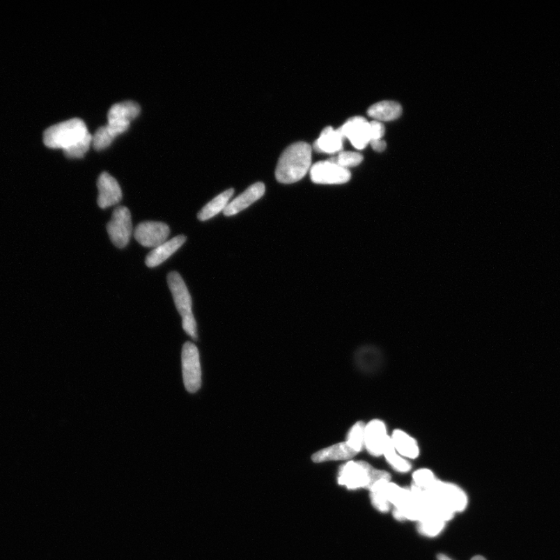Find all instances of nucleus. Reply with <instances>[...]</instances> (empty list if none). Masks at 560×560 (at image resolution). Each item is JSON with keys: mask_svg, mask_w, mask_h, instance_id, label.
Instances as JSON below:
<instances>
[{"mask_svg": "<svg viewBox=\"0 0 560 560\" xmlns=\"http://www.w3.org/2000/svg\"><path fill=\"white\" fill-rule=\"evenodd\" d=\"M93 137L81 118H72L51 126L44 132V143L61 149L69 158H81L88 151Z\"/></svg>", "mask_w": 560, "mask_h": 560, "instance_id": "nucleus-1", "label": "nucleus"}, {"mask_svg": "<svg viewBox=\"0 0 560 560\" xmlns=\"http://www.w3.org/2000/svg\"><path fill=\"white\" fill-rule=\"evenodd\" d=\"M311 146L304 142L293 143L280 156L276 169V178L282 184L301 181L311 168Z\"/></svg>", "mask_w": 560, "mask_h": 560, "instance_id": "nucleus-2", "label": "nucleus"}, {"mask_svg": "<svg viewBox=\"0 0 560 560\" xmlns=\"http://www.w3.org/2000/svg\"><path fill=\"white\" fill-rule=\"evenodd\" d=\"M391 480L389 472L373 469L364 461L346 462L340 467L338 482L349 490L368 489L380 480Z\"/></svg>", "mask_w": 560, "mask_h": 560, "instance_id": "nucleus-3", "label": "nucleus"}, {"mask_svg": "<svg viewBox=\"0 0 560 560\" xmlns=\"http://www.w3.org/2000/svg\"><path fill=\"white\" fill-rule=\"evenodd\" d=\"M168 283L176 309L182 318L183 329L187 334L196 340L198 338L197 325L194 316L192 314V300L188 288L181 275L177 272L169 273Z\"/></svg>", "mask_w": 560, "mask_h": 560, "instance_id": "nucleus-4", "label": "nucleus"}, {"mask_svg": "<svg viewBox=\"0 0 560 560\" xmlns=\"http://www.w3.org/2000/svg\"><path fill=\"white\" fill-rule=\"evenodd\" d=\"M183 382L185 389L196 393L202 385V371L196 345L191 342L184 344L182 352Z\"/></svg>", "mask_w": 560, "mask_h": 560, "instance_id": "nucleus-5", "label": "nucleus"}, {"mask_svg": "<svg viewBox=\"0 0 560 560\" xmlns=\"http://www.w3.org/2000/svg\"><path fill=\"white\" fill-rule=\"evenodd\" d=\"M430 495L453 513L462 512L468 505V497L459 486L436 480L428 490Z\"/></svg>", "mask_w": 560, "mask_h": 560, "instance_id": "nucleus-6", "label": "nucleus"}, {"mask_svg": "<svg viewBox=\"0 0 560 560\" xmlns=\"http://www.w3.org/2000/svg\"><path fill=\"white\" fill-rule=\"evenodd\" d=\"M109 238L118 249H124L130 243L132 224L131 212L125 206H118L113 212L111 221L107 225Z\"/></svg>", "mask_w": 560, "mask_h": 560, "instance_id": "nucleus-7", "label": "nucleus"}, {"mask_svg": "<svg viewBox=\"0 0 560 560\" xmlns=\"http://www.w3.org/2000/svg\"><path fill=\"white\" fill-rule=\"evenodd\" d=\"M311 181L319 185H342L348 182L351 178L349 169L328 161L319 162L311 166L310 169Z\"/></svg>", "mask_w": 560, "mask_h": 560, "instance_id": "nucleus-8", "label": "nucleus"}, {"mask_svg": "<svg viewBox=\"0 0 560 560\" xmlns=\"http://www.w3.org/2000/svg\"><path fill=\"white\" fill-rule=\"evenodd\" d=\"M169 235L170 228L168 225L155 221L140 223L134 232V237L140 244L153 249L166 242Z\"/></svg>", "mask_w": 560, "mask_h": 560, "instance_id": "nucleus-9", "label": "nucleus"}, {"mask_svg": "<svg viewBox=\"0 0 560 560\" xmlns=\"http://www.w3.org/2000/svg\"><path fill=\"white\" fill-rule=\"evenodd\" d=\"M338 130L357 150L364 149L371 142L370 123L364 118H352Z\"/></svg>", "mask_w": 560, "mask_h": 560, "instance_id": "nucleus-10", "label": "nucleus"}, {"mask_svg": "<svg viewBox=\"0 0 560 560\" xmlns=\"http://www.w3.org/2000/svg\"><path fill=\"white\" fill-rule=\"evenodd\" d=\"M389 438L385 424L382 420L373 419L365 426L364 446L371 456H383Z\"/></svg>", "mask_w": 560, "mask_h": 560, "instance_id": "nucleus-11", "label": "nucleus"}, {"mask_svg": "<svg viewBox=\"0 0 560 560\" xmlns=\"http://www.w3.org/2000/svg\"><path fill=\"white\" fill-rule=\"evenodd\" d=\"M98 204L100 208L106 209L121 201L123 192L115 178L103 172L98 180Z\"/></svg>", "mask_w": 560, "mask_h": 560, "instance_id": "nucleus-12", "label": "nucleus"}, {"mask_svg": "<svg viewBox=\"0 0 560 560\" xmlns=\"http://www.w3.org/2000/svg\"><path fill=\"white\" fill-rule=\"evenodd\" d=\"M265 192V185L257 182L247 189L241 195L232 200L224 211V215L231 217L249 208V206L262 198Z\"/></svg>", "mask_w": 560, "mask_h": 560, "instance_id": "nucleus-13", "label": "nucleus"}, {"mask_svg": "<svg viewBox=\"0 0 560 560\" xmlns=\"http://www.w3.org/2000/svg\"><path fill=\"white\" fill-rule=\"evenodd\" d=\"M186 242L184 235H178L159 245L151 251L146 258V265L155 268L162 264L180 249Z\"/></svg>", "mask_w": 560, "mask_h": 560, "instance_id": "nucleus-14", "label": "nucleus"}, {"mask_svg": "<svg viewBox=\"0 0 560 560\" xmlns=\"http://www.w3.org/2000/svg\"><path fill=\"white\" fill-rule=\"evenodd\" d=\"M358 453L350 448L348 443L340 442L320 450L312 456V461L322 463L329 461H344L355 457Z\"/></svg>", "mask_w": 560, "mask_h": 560, "instance_id": "nucleus-15", "label": "nucleus"}, {"mask_svg": "<svg viewBox=\"0 0 560 560\" xmlns=\"http://www.w3.org/2000/svg\"><path fill=\"white\" fill-rule=\"evenodd\" d=\"M130 124L122 123H108L100 127L93 136L92 143L97 150H104L111 145L115 138L127 131Z\"/></svg>", "mask_w": 560, "mask_h": 560, "instance_id": "nucleus-16", "label": "nucleus"}, {"mask_svg": "<svg viewBox=\"0 0 560 560\" xmlns=\"http://www.w3.org/2000/svg\"><path fill=\"white\" fill-rule=\"evenodd\" d=\"M344 138L339 130L326 127L314 144L315 150L327 155H336L342 151Z\"/></svg>", "mask_w": 560, "mask_h": 560, "instance_id": "nucleus-17", "label": "nucleus"}, {"mask_svg": "<svg viewBox=\"0 0 560 560\" xmlns=\"http://www.w3.org/2000/svg\"><path fill=\"white\" fill-rule=\"evenodd\" d=\"M393 445L401 456L415 459L419 455V449L414 438L401 430H396L391 437Z\"/></svg>", "mask_w": 560, "mask_h": 560, "instance_id": "nucleus-18", "label": "nucleus"}, {"mask_svg": "<svg viewBox=\"0 0 560 560\" xmlns=\"http://www.w3.org/2000/svg\"><path fill=\"white\" fill-rule=\"evenodd\" d=\"M140 113L139 105L134 102H124L111 107L108 113V123L130 124Z\"/></svg>", "mask_w": 560, "mask_h": 560, "instance_id": "nucleus-19", "label": "nucleus"}, {"mask_svg": "<svg viewBox=\"0 0 560 560\" xmlns=\"http://www.w3.org/2000/svg\"><path fill=\"white\" fill-rule=\"evenodd\" d=\"M403 109L396 102L384 101L376 103L368 109L370 117L378 122H390L401 116Z\"/></svg>", "mask_w": 560, "mask_h": 560, "instance_id": "nucleus-20", "label": "nucleus"}, {"mask_svg": "<svg viewBox=\"0 0 560 560\" xmlns=\"http://www.w3.org/2000/svg\"><path fill=\"white\" fill-rule=\"evenodd\" d=\"M233 193H235V190L230 189L212 199L211 201L206 204L199 212L198 218L199 221H208V219L219 215V212L224 211L226 206L229 204Z\"/></svg>", "mask_w": 560, "mask_h": 560, "instance_id": "nucleus-21", "label": "nucleus"}, {"mask_svg": "<svg viewBox=\"0 0 560 560\" xmlns=\"http://www.w3.org/2000/svg\"><path fill=\"white\" fill-rule=\"evenodd\" d=\"M383 456L392 468L397 472L405 473L410 472L412 469V465L407 460L398 455V452L392 444L391 437H389L388 442L386 443Z\"/></svg>", "mask_w": 560, "mask_h": 560, "instance_id": "nucleus-22", "label": "nucleus"}, {"mask_svg": "<svg viewBox=\"0 0 560 560\" xmlns=\"http://www.w3.org/2000/svg\"><path fill=\"white\" fill-rule=\"evenodd\" d=\"M390 480L382 479L373 484L370 488L371 499L373 506L380 512L386 513L390 510V503L387 501L384 495V485Z\"/></svg>", "mask_w": 560, "mask_h": 560, "instance_id": "nucleus-23", "label": "nucleus"}, {"mask_svg": "<svg viewBox=\"0 0 560 560\" xmlns=\"http://www.w3.org/2000/svg\"><path fill=\"white\" fill-rule=\"evenodd\" d=\"M445 527V522L433 517H426L419 522L418 531L420 534L428 537H435Z\"/></svg>", "mask_w": 560, "mask_h": 560, "instance_id": "nucleus-24", "label": "nucleus"}, {"mask_svg": "<svg viewBox=\"0 0 560 560\" xmlns=\"http://www.w3.org/2000/svg\"><path fill=\"white\" fill-rule=\"evenodd\" d=\"M365 426L361 421L356 423L352 426L346 437L345 442L357 453L361 452L364 446Z\"/></svg>", "mask_w": 560, "mask_h": 560, "instance_id": "nucleus-25", "label": "nucleus"}, {"mask_svg": "<svg viewBox=\"0 0 560 560\" xmlns=\"http://www.w3.org/2000/svg\"><path fill=\"white\" fill-rule=\"evenodd\" d=\"M329 160L341 168L348 169L361 164L363 162V156L357 152L341 151L338 153L337 156L332 157Z\"/></svg>", "mask_w": 560, "mask_h": 560, "instance_id": "nucleus-26", "label": "nucleus"}, {"mask_svg": "<svg viewBox=\"0 0 560 560\" xmlns=\"http://www.w3.org/2000/svg\"><path fill=\"white\" fill-rule=\"evenodd\" d=\"M414 485L422 490H428L436 481L435 475L431 470L421 469L416 471L412 475Z\"/></svg>", "mask_w": 560, "mask_h": 560, "instance_id": "nucleus-27", "label": "nucleus"}, {"mask_svg": "<svg viewBox=\"0 0 560 560\" xmlns=\"http://www.w3.org/2000/svg\"><path fill=\"white\" fill-rule=\"evenodd\" d=\"M384 132V126L381 122L375 121H375L370 123L371 142L382 139Z\"/></svg>", "mask_w": 560, "mask_h": 560, "instance_id": "nucleus-28", "label": "nucleus"}, {"mask_svg": "<svg viewBox=\"0 0 560 560\" xmlns=\"http://www.w3.org/2000/svg\"><path fill=\"white\" fill-rule=\"evenodd\" d=\"M370 144L371 145L372 148L377 152L384 151L387 146L383 139L375 140V141L371 142Z\"/></svg>", "mask_w": 560, "mask_h": 560, "instance_id": "nucleus-29", "label": "nucleus"}, {"mask_svg": "<svg viewBox=\"0 0 560 560\" xmlns=\"http://www.w3.org/2000/svg\"><path fill=\"white\" fill-rule=\"evenodd\" d=\"M437 559L438 560H452L451 558H449V557H446V556H445L444 554H439L437 556Z\"/></svg>", "mask_w": 560, "mask_h": 560, "instance_id": "nucleus-30", "label": "nucleus"}, {"mask_svg": "<svg viewBox=\"0 0 560 560\" xmlns=\"http://www.w3.org/2000/svg\"><path fill=\"white\" fill-rule=\"evenodd\" d=\"M472 560H486V559H485L483 557H481V556H476V557H473V558L472 559Z\"/></svg>", "mask_w": 560, "mask_h": 560, "instance_id": "nucleus-31", "label": "nucleus"}]
</instances>
